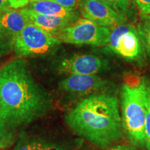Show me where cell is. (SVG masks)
Masks as SVG:
<instances>
[{
	"label": "cell",
	"instance_id": "5b68a950",
	"mask_svg": "<svg viewBox=\"0 0 150 150\" xmlns=\"http://www.w3.org/2000/svg\"><path fill=\"white\" fill-rule=\"evenodd\" d=\"M61 41L29 22L16 36L13 51L18 59L36 57L48 54Z\"/></svg>",
	"mask_w": 150,
	"mask_h": 150
},
{
	"label": "cell",
	"instance_id": "5bb4252c",
	"mask_svg": "<svg viewBox=\"0 0 150 150\" xmlns=\"http://www.w3.org/2000/svg\"><path fill=\"white\" fill-rule=\"evenodd\" d=\"M16 128L6 120L0 112V149H7L16 142Z\"/></svg>",
	"mask_w": 150,
	"mask_h": 150
},
{
	"label": "cell",
	"instance_id": "30bf717a",
	"mask_svg": "<svg viewBox=\"0 0 150 150\" xmlns=\"http://www.w3.org/2000/svg\"><path fill=\"white\" fill-rule=\"evenodd\" d=\"M21 10L27 16L30 22L40 28V29L54 36L57 33H59L62 29L74 21L69 18L49 16L46 15L38 13L28 7L21 8Z\"/></svg>",
	"mask_w": 150,
	"mask_h": 150
},
{
	"label": "cell",
	"instance_id": "9a60e30c",
	"mask_svg": "<svg viewBox=\"0 0 150 150\" xmlns=\"http://www.w3.org/2000/svg\"><path fill=\"white\" fill-rule=\"evenodd\" d=\"M16 37L7 30L0 21V59L13 50Z\"/></svg>",
	"mask_w": 150,
	"mask_h": 150
},
{
	"label": "cell",
	"instance_id": "e0dca14e",
	"mask_svg": "<svg viewBox=\"0 0 150 150\" xmlns=\"http://www.w3.org/2000/svg\"><path fill=\"white\" fill-rule=\"evenodd\" d=\"M102 1L107 4L115 11L124 16L128 11L129 4H130L129 0H102Z\"/></svg>",
	"mask_w": 150,
	"mask_h": 150
},
{
	"label": "cell",
	"instance_id": "3957f363",
	"mask_svg": "<svg viewBox=\"0 0 150 150\" xmlns=\"http://www.w3.org/2000/svg\"><path fill=\"white\" fill-rule=\"evenodd\" d=\"M122 123L133 145L145 147L146 120L145 79L139 85H124L121 93Z\"/></svg>",
	"mask_w": 150,
	"mask_h": 150
},
{
	"label": "cell",
	"instance_id": "7a4b0ae2",
	"mask_svg": "<svg viewBox=\"0 0 150 150\" xmlns=\"http://www.w3.org/2000/svg\"><path fill=\"white\" fill-rule=\"evenodd\" d=\"M65 121L75 134L102 149L122 135L118 99L106 93L84 98L67 114Z\"/></svg>",
	"mask_w": 150,
	"mask_h": 150
},
{
	"label": "cell",
	"instance_id": "ac0fdd59",
	"mask_svg": "<svg viewBox=\"0 0 150 150\" xmlns=\"http://www.w3.org/2000/svg\"><path fill=\"white\" fill-rule=\"evenodd\" d=\"M140 13L145 16H150V0H136Z\"/></svg>",
	"mask_w": 150,
	"mask_h": 150
},
{
	"label": "cell",
	"instance_id": "6da1fadb",
	"mask_svg": "<svg viewBox=\"0 0 150 150\" xmlns=\"http://www.w3.org/2000/svg\"><path fill=\"white\" fill-rule=\"evenodd\" d=\"M52 106L24 60H13L0 67V112L11 126L17 128L36 120Z\"/></svg>",
	"mask_w": 150,
	"mask_h": 150
},
{
	"label": "cell",
	"instance_id": "ba28073f",
	"mask_svg": "<svg viewBox=\"0 0 150 150\" xmlns=\"http://www.w3.org/2000/svg\"><path fill=\"white\" fill-rule=\"evenodd\" d=\"M80 8L83 18L110 29L123 24L126 21L124 15L102 0H81Z\"/></svg>",
	"mask_w": 150,
	"mask_h": 150
},
{
	"label": "cell",
	"instance_id": "9c48e42d",
	"mask_svg": "<svg viewBox=\"0 0 150 150\" xmlns=\"http://www.w3.org/2000/svg\"><path fill=\"white\" fill-rule=\"evenodd\" d=\"M107 67L106 62L93 54H76L65 58L58 65L61 74H97Z\"/></svg>",
	"mask_w": 150,
	"mask_h": 150
},
{
	"label": "cell",
	"instance_id": "2e32d148",
	"mask_svg": "<svg viewBox=\"0 0 150 150\" xmlns=\"http://www.w3.org/2000/svg\"><path fill=\"white\" fill-rule=\"evenodd\" d=\"M146 120L145 126V148L150 150V81L145 79Z\"/></svg>",
	"mask_w": 150,
	"mask_h": 150
},
{
	"label": "cell",
	"instance_id": "8fae6325",
	"mask_svg": "<svg viewBox=\"0 0 150 150\" xmlns=\"http://www.w3.org/2000/svg\"><path fill=\"white\" fill-rule=\"evenodd\" d=\"M0 21L4 27L16 37L30 22L21 8H12L0 11Z\"/></svg>",
	"mask_w": 150,
	"mask_h": 150
},
{
	"label": "cell",
	"instance_id": "d6986e66",
	"mask_svg": "<svg viewBox=\"0 0 150 150\" xmlns=\"http://www.w3.org/2000/svg\"><path fill=\"white\" fill-rule=\"evenodd\" d=\"M140 32H141L142 38L145 40L146 46L150 54V22H147L145 25L142 26Z\"/></svg>",
	"mask_w": 150,
	"mask_h": 150
},
{
	"label": "cell",
	"instance_id": "ffe728a7",
	"mask_svg": "<svg viewBox=\"0 0 150 150\" xmlns=\"http://www.w3.org/2000/svg\"><path fill=\"white\" fill-rule=\"evenodd\" d=\"M62 6L67 8L75 9L77 5L78 0H52Z\"/></svg>",
	"mask_w": 150,
	"mask_h": 150
},
{
	"label": "cell",
	"instance_id": "7402d4cb",
	"mask_svg": "<svg viewBox=\"0 0 150 150\" xmlns=\"http://www.w3.org/2000/svg\"><path fill=\"white\" fill-rule=\"evenodd\" d=\"M107 150H136L134 148L127 145H115L108 148Z\"/></svg>",
	"mask_w": 150,
	"mask_h": 150
},
{
	"label": "cell",
	"instance_id": "4fadbf2b",
	"mask_svg": "<svg viewBox=\"0 0 150 150\" xmlns=\"http://www.w3.org/2000/svg\"><path fill=\"white\" fill-rule=\"evenodd\" d=\"M13 150H66L63 146L40 137L22 134L19 136Z\"/></svg>",
	"mask_w": 150,
	"mask_h": 150
},
{
	"label": "cell",
	"instance_id": "603a6c76",
	"mask_svg": "<svg viewBox=\"0 0 150 150\" xmlns=\"http://www.w3.org/2000/svg\"><path fill=\"white\" fill-rule=\"evenodd\" d=\"M11 8L10 0H0V11Z\"/></svg>",
	"mask_w": 150,
	"mask_h": 150
},
{
	"label": "cell",
	"instance_id": "44dd1931",
	"mask_svg": "<svg viewBox=\"0 0 150 150\" xmlns=\"http://www.w3.org/2000/svg\"><path fill=\"white\" fill-rule=\"evenodd\" d=\"M12 8L19 9L29 4V0H10Z\"/></svg>",
	"mask_w": 150,
	"mask_h": 150
},
{
	"label": "cell",
	"instance_id": "cb8c5ba5",
	"mask_svg": "<svg viewBox=\"0 0 150 150\" xmlns=\"http://www.w3.org/2000/svg\"><path fill=\"white\" fill-rule=\"evenodd\" d=\"M46 1V0H29V4L31 3L39 2V1Z\"/></svg>",
	"mask_w": 150,
	"mask_h": 150
},
{
	"label": "cell",
	"instance_id": "52a82bcc",
	"mask_svg": "<svg viewBox=\"0 0 150 150\" xmlns=\"http://www.w3.org/2000/svg\"><path fill=\"white\" fill-rule=\"evenodd\" d=\"M107 81L97 74H71L62 80L59 89L72 97H89L104 93L108 88Z\"/></svg>",
	"mask_w": 150,
	"mask_h": 150
},
{
	"label": "cell",
	"instance_id": "d4e9b609",
	"mask_svg": "<svg viewBox=\"0 0 150 150\" xmlns=\"http://www.w3.org/2000/svg\"><path fill=\"white\" fill-rule=\"evenodd\" d=\"M147 22H150V16H148V21H147Z\"/></svg>",
	"mask_w": 150,
	"mask_h": 150
},
{
	"label": "cell",
	"instance_id": "277c9868",
	"mask_svg": "<svg viewBox=\"0 0 150 150\" xmlns=\"http://www.w3.org/2000/svg\"><path fill=\"white\" fill-rule=\"evenodd\" d=\"M110 28L89 19L78 18L55 35L61 42L76 45L103 47L109 42Z\"/></svg>",
	"mask_w": 150,
	"mask_h": 150
},
{
	"label": "cell",
	"instance_id": "7c38bea8",
	"mask_svg": "<svg viewBox=\"0 0 150 150\" xmlns=\"http://www.w3.org/2000/svg\"><path fill=\"white\" fill-rule=\"evenodd\" d=\"M28 5V8L38 13L49 16L69 18L72 20L78 19V13H76V9L65 8L52 0L31 3Z\"/></svg>",
	"mask_w": 150,
	"mask_h": 150
},
{
	"label": "cell",
	"instance_id": "8992f818",
	"mask_svg": "<svg viewBox=\"0 0 150 150\" xmlns=\"http://www.w3.org/2000/svg\"><path fill=\"white\" fill-rule=\"evenodd\" d=\"M108 47L127 60H135L141 52L139 38L136 28L131 24H121L112 29Z\"/></svg>",
	"mask_w": 150,
	"mask_h": 150
},
{
	"label": "cell",
	"instance_id": "484cf974",
	"mask_svg": "<svg viewBox=\"0 0 150 150\" xmlns=\"http://www.w3.org/2000/svg\"><path fill=\"white\" fill-rule=\"evenodd\" d=\"M0 150H7V149H0Z\"/></svg>",
	"mask_w": 150,
	"mask_h": 150
}]
</instances>
